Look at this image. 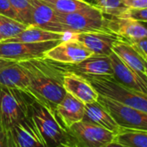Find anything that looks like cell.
Instances as JSON below:
<instances>
[{"label":"cell","mask_w":147,"mask_h":147,"mask_svg":"<svg viewBox=\"0 0 147 147\" xmlns=\"http://www.w3.org/2000/svg\"><path fill=\"white\" fill-rule=\"evenodd\" d=\"M18 62L24 67L29 77L27 93L55 113L57 105L67 94L63 87L66 71L58 62L45 57Z\"/></svg>","instance_id":"1"},{"label":"cell","mask_w":147,"mask_h":147,"mask_svg":"<svg viewBox=\"0 0 147 147\" xmlns=\"http://www.w3.org/2000/svg\"><path fill=\"white\" fill-rule=\"evenodd\" d=\"M30 114L49 147H75L67 130L57 119L55 113L32 95L30 101Z\"/></svg>","instance_id":"2"},{"label":"cell","mask_w":147,"mask_h":147,"mask_svg":"<svg viewBox=\"0 0 147 147\" xmlns=\"http://www.w3.org/2000/svg\"><path fill=\"white\" fill-rule=\"evenodd\" d=\"M83 77L100 95L147 113V94L122 86L112 76Z\"/></svg>","instance_id":"3"},{"label":"cell","mask_w":147,"mask_h":147,"mask_svg":"<svg viewBox=\"0 0 147 147\" xmlns=\"http://www.w3.org/2000/svg\"><path fill=\"white\" fill-rule=\"evenodd\" d=\"M30 94L0 87V126L5 131L30 115Z\"/></svg>","instance_id":"4"},{"label":"cell","mask_w":147,"mask_h":147,"mask_svg":"<svg viewBox=\"0 0 147 147\" xmlns=\"http://www.w3.org/2000/svg\"><path fill=\"white\" fill-rule=\"evenodd\" d=\"M56 14L67 32L70 34L109 31L107 29V17L93 5L71 13L56 12Z\"/></svg>","instance_id":"5"},{"label":"cell","mask_w":147,"mask_h":147,"mask_svg":"<svg viewBox=\"0 0 147 147\" xmlns=\"http://www.w3.org/2000/svg\"><path fill=\"white\" fill-rule=\"evenodd\" d=\"M97 101L107 110L120 128L147 131V113L100 94Z\"/></svg>","instance_id":"6"},{"label":"cell","mask_w":147,"mask_h":147,"mask_svg":"<svg viewBox=\"0 0 147 147\" xmlns=\"http://www.w3.org/2000/svg\"><path fill=\"white\" fill-rule=\"evenodd\" d=\"M67 130L75 147H102L113 141L115 136V133L84 120L74 124Z\"/></svg>","instance_id":"7"},{"label":"cell","mask_w":147,"mask_h":147,"mask_svg":"<svg viewBox=\"0 0 147 147\" xmlns=\"http://www.w3.org/2000/svg\"><path fill=\"white\" fill-rule=\"evenodd\" d=\"M61 40L42 42H0V58L22 61L43 57L46 51L55 47Z\"/></svg>","instance_id":"8"},{"label":"cell","mask_w":147,"mask_h":147,"mask_svg":"<svg viewBox=\"0 0 147 147\" xmlns=\"http://www.w3.org/2000/svg\"><path fill=\"white\" fill-rule=\"evenodd\" d=\"M92 55L94 54L82 42L67 36L65 39L46 51L43 57L62 64H75Z\"/></svg>","instance_id":"9"},{"label":"cell","mask_w":147,"mask_h":147,"mask_svg":"<svg viewBox=\"0 0 147 147\" xmlns=\"http://www.w3.org/2000/svg\"><path fill=\"white\" fill-rule=\"evenodd\" d=\"M68 37L82 42L94 55H109L113 52L114 43L123 40L111 31H90L82 33H68Z\"/></svg>","instance_id":"10"},{"label":"cell","mask_w":147,"mask_h":147,"mask_svg":"<svg viewBox=\"0 0 147 147\" xmlns=\"http://www.w3.org/2000/svg\"><path fill=\"white\" fill-rule=\"evenodd\" d=\"M59 64L63 69H65V71L73 72L82 76H113V75L109 55L94 54L78 63Z\"/></svg>","instance_id":"11"},{"label":"cell","mask_w":147,"mask_h":147,"mask_svg":"<svg viewBox=\"0 0 147 147\" xmlns=\"http://www.w3.org/2000/svg\"><path fill=\"white\" fill-rule=\"evenodd\" d=\"M10 131L18 147H49L30 114Z\"/></svg>","instance_id":"12"},{"label":"cell","mask_w":147,"mask_h":147,"mask_svg":"<svg viewBox=\"0 0 147 147\" xmlns=\"http://www.w3.org/2000/svg\"><path fill=\"white\" fill-rule=\"evenodd\" d=\"M32 5V24L31 26L44 30L67 33L64 25L59 20L56 11L40 0H31Z\"/></svg>","instance_id":"13"},{"label":"cell","mask_w":147,"mask_h":147,"mask_svg":"<svg viewBox=\"0 0 147 147\" xmlns=\"http://www.w3.org/2000/svg\"><path fill=\"white\" fill-rule=\"evenodd\" d=\"M63 87L67 93L84 104L97 101L99 97L97 91L83 76L73 72H65Z\"/></svg>","instance_id":"14"},{"label":"cell","mask_w":147,"mask_h":147,"mask_svg":"<svg viewBox=\"0 0 147 147\" xmlns=\"http://www.w3.org/2000/svg\"><path fill=\"white\" fill-rule=\"evenodd\" d=\"M107 29L126 42L147 37V29L142 23L126 17H107Z\"/></svg>","instance_id":"15"},{"label":"cell","mask_w":147,"mask_h":147,"mask_svg":"<svg viewBox=\"0 0 147 147\" xmlns=\"http://www.w3.org/2000/svg\"><path fill=\"white\" fill-rule=\"evenodd\" d=\"M113 78L122 86L147 94V85L113 51L109 55Z\"/></svg>","instance_id":"16"},{"label":"cell","mask_w":147,"mask_h":147,"mask_svg":"<svg viewBox=\"0 0 147 147\" xmlns=\"http://www.w3.org/2000/svg\"><path fill=\"white\" fill-rule=\"evenodd\" d=\"M55 115L62 125L67 129L83 119L85 104L67 93L55 108Z\"/></svg>","instance_id":"17"},{"label":"cell","mask_w":147,"mask_h":147,"mask_svg":"<svg viewBox=\"0 0 147 147\" xmlns=\"http://www.w3.org/2000/svg\"><path fill=\"white\" fill-rule=\"evenodd\" d=\"M113 51L129 66L140 79L147 85V78L145 73V65L144 57L132 47V45L124 40L116 42L113 47Z\"/></svg>","instance_id":"18"},{"label":"cell","mask_w":147,"mask_h":147,"mask_svg":"<svg viewBox=\"0 0 147 147\" xmlns=\"http://www.w3.org/2000/svg\"><path fill=\"white\" fill-rule=\"evenodd\" d=\"M0 87L28 92L29 77L26 70L18 61H13L0 69Z\"/></svg>","instance_id":"19"},{"label":"cell","mask_w":147,"mask_h":147,"mask_svg":"<svg viewBox=\"0 0 147 147\" xmlns=\"http://www.w3.org/2000/svg\"><path fill=\"white\" fill-rule=\"evenodd\" d=\"M82 120L97 125L113 133H117L120 129L107 110L98 101L85 104V113Z\"/></svg>","instance_id":"20"},{"label":"cell","mask_w":147,"mask_h":147,"mask_svg":"<svg viewBox=\"0 0 147 147\" xmlns=\"http://www.w3.org/2000/svg\"><path fill=\"white\" fill-rule=\"evenodd\" d=\"M68 33H56L42 30L34 26H28L15 36L1 41L6 42H42L48 41L62 40L67 37Z\"/></svg>","instance_id":"21"},{"label":"cell","mask_w":147,"mask_h":147,"mask_svg":"<svg viewBox=\"0 0 147 147\" xmlns=\"http://www.w3.org/2000/svg\"><path fill=\"white\" fill-rule=\"evenodd\" d=\"M113 141L125 147H147V131L120 128Z\"/></svg>","instance_id":"22"},{"label":"cell","mask_w":147,"mask_h":147,"mask_svg":"<svg viewBox=\"0 0 147 147\" xmlns=\"http://www.w3.org/2000/svg\"><path fill=\"white\" fill-rule=\"evenodd\" d=\"M40 1L59 13H71L91 5L84 0H40Z\"/></svg>","instance_id":"23"},{"label":"cell","mask_w":147,"mask_h":147,"mask_svg":"<svg viewBox=\"0 0 147 147\" xmlns=\"http://www.w3.org/2000/svg\"><path fill=\"white\" fill-rule=\"evenodd\" d=\"M94 5L107 17H125L128 11L121 0H97Z\"/></svg>","instance_id":"24"},{"label":"cell","mask_w":147,"mask_h":147,"mask_svg":"<svg viewBox=\"0 0 147 147\" xmlns=\"http://www.w3.org/2000/svg\"><path fill=\"white\" fill-rule=\"evenodd\" d=\"M27 27L16 19L0 14V37L2 41L15 36Z\"/></svg>","instance_id":"25"},{"label":"cell","mask_w":147,"mask_h":147,"mask_svg":"<svg viewBox=\"0 0 147 147\" xmlns=\"http://www.w3.org/2000/svg\"><path fill=\"white\" fill-rule=\"evenodd\" d=\"M10 2L16 13L18 21L27 26H31L32 24L31 0H10Z\"/></svg>","instance_id":"26"},{"label":"cell","mask_w":147,"mask_h":147,"mask_svg":"<svg viewBox=\"0 0 147 147\" xmlns=\"http://www.w3.org/2000/svg\"><path fill=\"white\" fill-rule=\"evenodd\" d=\"M125 17L135 19L139 22H147V8L146 9H139V10L128 9Z\"/></svg>","instance_id":"27"},{"label":"cell","mask_w":147,"mask_h":147,"mask_svg":"<svg viewBox=\"0 0 147 147\" xmlns=\"http://www.w3.org/2000/svg\"><path fill=\"white\" fill-rule=\"evenodd\" d=\"M0 14L18 20L10 0H0Z\"/></svg>","instance_id":"28"},{"label":"cell","mask_w":147,"mask_h":147,"mask_svg":"<svg viewBox=\"0 0 147 147\" xmlns=\"http://www.w3.org/2000/svg\"><path fill=\"white\" fill-rule=\"evenodd\" d=\"M132 47L144 58L147 59V37H144L138 40H134L128 42Z\"/></svg>","instance_id":"29"},{"label":"cell","mask_w":147,"mask_h":147,"mask_svg":"<svg viewBox=\"0 0 147 147\" xmlns=\"http://www.w3.org/2000/svg\"><path fill=\"white\" fill-rule=\"evenodd\" d=\"M128 9H146L147 0H121Z\"/></svg>","instance_id":"30"},{"label":"cell","mask_w":147,"mask_h":147,"mask_svg":"<svg viewBox=\"0 0 147 147\" xmlns=\"http://www.w3.org/2000/svg\"><path fill=\"white\" fill-rule=\"evenodd\" d=\"M7 145V131L0 126V147H6Z\"/></svg>","instance_id":"31"},{"label":"cell","mask_w":147,"mask_h":147,"mask_svg":"<svg viewBox=\"0 0 147 147\" xmlns=\"http://www.w3.org/2000/svg\"><path fill=\"white\" fill-rule=\"evenodd\" d=\"M6 147H18L13 136H12V133L10 130L7 131V145H6Z\"/></svg>","instance_id":"32"},{"label":"cell","mask_w":147,"mask_h":147,"mask_svg":"<svg viewBox=\"0 0 147 147\" xmlns=\"http://www.w3.org/2000/svg\"><path fill=\"white\" fill-rule=\"evenodd\" d=\"M14 61H11V60H6V59H3V58H0V69L2 67L12 63Z\"/></svg>","instance_id":"33"},{"label":"cell","mask_w":147,"mask_h":147,"mask_svg":"<svg viewBox=\"0 0 147 147\" xmlns=\"http://www.w3.org/2000/svg\"><path fill=\"white\" fill-rule=\"evenodd\" d=\"M102 147H125V146H124V145H122V144H119V143H117L115 141H112V142L105 144Z\"/></svg>","instance_id":"34"},{"label":"cell","mask_w":147,"mask_h":147,"mask_svg":"<svg viewBox=\"0 0 147 147\" xmlns=\"http://www.w3.org/2000/svg\"><path fill=\"white\" fill-rule=\"evenodd\" d=\"M84 1H86V2H88V4H90V5H94L95 3H96V1L97 0H84Z\"/></svg>","instance_id":"35"},{"label":"cell","mask_w":147,"mask_h":147,"mask_svg":"<svg viewBox=\"0 0 147 147\" xmlns=\"http://www.w3.org/2000/svg\"><path fill=\"white\" fill-rule=\"evenodd\" d=\"M144 61H145V62H144V65H145V73H146V78H147V59H144Z\"/></svg>","instance_id":"36"},{"label":"cell","mask_w":147,"mask_h":147,"mask_svg":"<svg viewBox=\"0 0 147 147\" xmlns=\"http://www.w3.org/2000/svg\"><path fill=\"white\" fill-rule=\"evenodd\" d=\"M141 23H142V24H143V25L147 29V22H141Z\"/></svg>","instance_id":"37"},{"label":"cell","mask_w":147,"mask_h":147,"mask_svg":"<svg viewBox=\"0 0 147 147\" xmlns=\"http://www.w3.org/2000/svg\"><path fill=\"white\" fill-rule=\"evenodd\" d=\"M1 41H2V40H1V37H0V42H1Z\"/></svg>","instance_id":"38"}]
</instances>
